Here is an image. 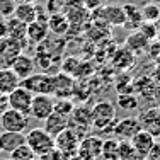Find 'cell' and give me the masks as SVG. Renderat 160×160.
Returning a JSON list of instances; mask_svg holds the SVG:
<instances>
[{"label":"cell","mask_w":160,"mask_h":160,"mask_svg":"<svg viewBox=\"0 0 160 160\" xmlns=\"http://www.w3.org/2000/svg\"><path fill=\"white\" fill-rule=\"evenodd\" d=\"M116 123V108L109 101H101L92 108V128L96 131H111Z\"/></svg>","instance_id":"6da1fadb"},{"label":"cell","mask_w":160,"mask_h":160,"mask_svg":"<svg viewBox=\"0 0 160 160\" xmlns=\"http://www.w3.org/2000/svg\"><path fill=\"white\" fill-rule=\"evenodd\" d=\"M26 145L34 152L36 157L48 153V152L55 150V138L46 131L44 128H32L26 133Z\"/></svg>","instance_id":"7a4b0ae2"},{"label":"cell","mask_w":160,"mask_h":160,"mask_svg":"<svg viewBox=\"0 0 160 160\" xmlns=\"http://www.w3.org/2000/svg\"><path fill=\"white\" fill-rule=\"evenodd\" d=\"M29 124V116L16 111V109H7L5 112L0 114V126L3 131L12 133H24Z\"/></svg>","instance_id":"3957f363"},{"label":"cell","mask_w":160,"mask_h":160,"mask_svg":"<svg viewBox=\"0 0 160 160\" xmlns=\"http://www.w3.org/2000/svg\"><path fill=\"white\" fill-rule=\"evenodd\" d=\"M55 111V97L48 94H34L31 102V111L29 116H32L38 121H44L49 114Z\"/></svg>","instance_id":"277c9868"},{"label":"cell","mask_w":160,"mask_h":160,"mask_svg":"<svg viewBox=\"0 0 160 160\" xmlns=\"http://www.w3.org/2000/svg\"><path fill=\"white\" fill-rule=\"evenodd\" d=\"M21 85L32 94L53 96V77L48 73H32L31 77L21 80Z\"/></svg>","instance_id":"5b68a950"},{"label":"cell","mask_w":160,"mask_h":160,"mask_svg":"<svg viewBox=\"0 0 160 160\" xmlns=\"http://www.w3.org/2000/svg\"><path fill=\"white\" fill-rule=\"evenodd\" d=\"M94 21L104 22L106 26H123L124 24V10L123 5H104L94 10Z\"/></svg>","instance_id":"8992f818"},{"label":"cell","mask_w":160,"mask_h":160,"mask_svg":"<svg viewBox=\"0 0 160 160\" xmlns=\"http://www.w3.org/2000/svg\"><path fill=\"white\" fill-rule=\"evenodd\" d=\"M68 128L73 129L78 136H82L80 133H85L89 128H92V109L85 108V106L75 108L68 118Z\"/></svg>","instance_id":"52a82bcc"},{"label":"cell","mask_w":160,"mask_h":160,"mask_svg":"<svg viewBox=\"0 0 160 160\" xmlns=\"http://www.w3.org/2000/svg\"><path fill=\"white\" fill-rule=\"evenodd\" d=\"M32 96H34L32 92H29L28 89H24L22 85H19L17 89H14L12 92L9 94V108L26 114V116H29Z\"/></svg>","instance_id":"ba28073f"},{"label":"cell","mask_w":160,"mask_h":160,"mask_svg":"<svg viewBox=\"0 0 160 160\" xmlns=\"http://www.w3.org/2000/svg\"><path fill=\"white\" fill-rule=\"evenodd\" d=\"M140 129H142V126H140L138 118L129 116V118H123V119L116 121L112 129H111V133L114 135L116 140H128L129 142V140H131Z\"/></svg>","instance_id":"9c48e42d"},{"label":"cell","mask_w":160,"mask_h":160,"mask_svg":"<svg viewBox=\"0 0 160 160\" xmlns=\"http://www.w3.org/2000/svg\"><path fill=\"white\" fill-rule=\"evenodd\" d=\"M78 145H80V136L70 128H67L63 133H60V135L55 138V147L62 155L77 153Z\"/></svg>","instance_id":"30bf717a"},{"label":"cell","mask_w":160,"mask_h":160,"mask_svg":"<svg viewBox=\"0 0 160 160\" xmlns=\"http://www.w3.org/2000/svg\"><path fill=\"white\" fill-rule=\"evenodd\" d=\"M129 142H131L133 148H135L138 160H147L157 140H155V136L150 135L148 131H143V129H140V131L136 133V135L133 136Z\"/></svg>","instance_id":"8fae6325"},{"label":"cell","mask_w":160,"mask_h":160,"mask_svg":"<svg viewBox=\"0 0 160 160\" xmlns=\"http://www.w3.org/2000/svg\"><path fill=\"white\" fill-rule=\"evenodd\" d=\"M101 147H102V140L99 136H85L83 140H80L77 155L80 160L101 158Z\"/></svg>","instance_id":"7c38bea8"},{"label":"cell","mask_w":160,"mask_h":160,"mask_svg":"<svg viewBox=\"0 0 160 160\" xmlns=\"http://www.w3.org/2000/svg\"><path fill=\"white\" fill-rule=\"evenodd\" d=\"M138 121L143 131H148L155 138L160 136V108H150L143 111L140 114Z\"/></svg>","instance_id":"4fadbf2b"},{"label":"cell","mask_w":160,"mask_h":160,"mask_svg":"<svg viewBox=\"0 0 160 160\" xmlns=\"http://www.w3.org/2000/svg\"><path fill=\"white\" fill-rule=\"evenodd\" d=\"M34 67H36L34 60L31 58V56H28V55H22V53L17 55L16 58L12 60V63L9 65V68H12V72L21 80L31 77V75L34 73Z\"/></svg>","instance_id":"5bb4252c"},{"label":"cell","mask_w":160,"mask_h":160,"mask_svg":"<svg viewBox=\"0 0 160 160\" xmlns=\"http://www.w3.org/2000/svg\"><path fill=\"white\" fill-rule=\"evenodd\" d=\"M73 78L67 73H58L53 77V97L56 99H65L68 96H72L73 92Z\"/></svg>","instance_id":"9a60e30c"},{"label":"cell","mask_w":160,"mask_h":160,"mask_svg":"<svg viewBox=\"0 0 160 160\" xmlns=\"http://www.w3.org/2000/svg\"><path fill=\"white\" fill-rule=\"evenodd\" d=\"M26 143L24 133H12V131H2L0 135V152L3 153H12L16 148Z\"/></svg>","instance_id":"2e32d148"},{"label":"cell","mask_w":160,"mask_h":160,"mask_svg":"<svg viewBox=\"0 0 160 160\" xmlns=\"http://www.w3.org/2000/svg\"><path fill=\"white\" fill-rule=\"evenodd\" d=\"M14 19H17L22 24H31L38 19V7L34 2H17L16 12H14Z\"/></svg>","instance_id":"e0dca14e"},{"label":"cell","mask_w":160,"mask_h":160,"mask_svg":"<svg viewBox=\"0 0 160 160\" xmlns=\"http://www.w3.org/2000/svg\"><path fill=\"white\" fill-rule=\"evenodd\" d=\"M123 10H124V24H123V28L129 29V31H138L140 24L143 22L140 7L136 5V3H124Z\"/></svg>","instance_id":"ac0fdd59"},{"label":"cell","mask_w":160,"mask_h":160,"mask_svg":"<svg viewBox=\"0 0 160 160\" xmlns=\"http://www.w3.org/2000/svg\"><path fill=\"white\" fill-rule=\"evenodd\" d=\"M48 34H49V28H48L46 21L36 19V21L31 22V24H28V28H26V36H28V39L32 41V43H43L48 38Z\"/></svg>","instance_id":"d6986e66"},{"label":"cell","mask_w":160,"mask_h":160,"mask_svg":"<svg viewBox=\"0 0 160 160\" xmlns=\"http://www.w3.org/2000/svg\"><path fill=\"white\" fill-rule=\"evenodd\" d=\"M43 128L46 129L53 138H56L60 133H63L65 129L68 128V118H65V116H62V114H58V112H53V114H49L46 119H44V126Z\"/></svg>","instance_id":"ffe728a7"},{"label":"cell","mask_w":160,"mask_h":160,"mask_svg":"<svg viewBox=\"0 0 160 160\" xmlns=\"http://www.w3.org/2000/svg\"><path fill=\"white\" fill-rule=\"evenodd\" d=\"M19 85H21V78L12 72V68H9V67L0 68V94H7L9 96Z\"/></svg>","instance_id":"44dd1931"},{"label":"cell","mask_w":160,"mask_h":160,"mask_svg":"<svg viewBox=\"0 0 160 160\" xmlns=\"http://www.w3.org/2000/svg\"><path fill=\"white\" fill-rule=\"evenodd\" d=\"M148 44H150V41H148L142 32H140V31H133L126 38L124 48H128L129 51L136 56V55H143V53L148 49Z\"/></svg>","instance_id":"7402d4cb"},{"label":"cell","mask_w":160,"mask_h":160,"mask_svg":"<svg viewBox=\"0 0 160 160\" xmlns=\"http://www.w3.org/2000/svg\"><path fill=\"white\" fill-rule=\"evenodd\" d=\"M158 85L153 82L152 77H142L138 80H133V92L140 94L143 97H155Z\"/></svg>","instance_id":"603a6c76"},{"label":"cell","mask_w":160,"mask_h":160,"mask_svg":"<svg viewBox=\"0 0 160 160\" xmlns=\"http://www.w3.org/2000/svg\"><path fill=\"white\" fill-rule=\"evenodd\" d=\"M48 28L51 32L62 36V34H65L70 29V22H68V19L63 12H53L48 17Z\"/></svg>","instance_id":"cb8c5ba5"},{"label":"cell","mask_w":160,"mask_h":160,"mask_svg":"<svg viewBox=\"0 0 160 160\" xmlns=\"http://www.w3.org/2000/svg\"><path fill=\"white\" fill-rule=\"evenodd\" d=\"M118 157H119V140H116V138L102 140L101 158L102 160H118Z\"/></svg>","instance_id":"d4e9b609"},{"label":"cell","mask_w":160,"mask_h":160,"mask_svg":"<svg viewBox=\"0 0 160 160\" xmlns=\"http://www.w3.org/2000/svg\"><path fill=\"white\" fill-rule=\"evenodd\" d=\"M118 108L124 109V111H135L140 108V97L136 94H118Z\"/></svg>","instance_id":"484cf974"},{"label":"cell","mask_w":160,"mask_h":160,"mask_svg":"<svg viewBox=\"0 0 160 160\" xmlns=\"http://www.w3.org/2000/svg\"><path fill=\"white\" fill-rule=\"evenodd\" d=\"M135 62V55H133L131 51H129L128 48H121L116 51V55H114V60L112 63L116 65L118 68H121V70H124V68H129Z\"/></svg>","instance_id":"4316f807"},{"label":"cell","mask_w":160,"mask_h":160,"mask_svg":"<svg viewBox=\"0 0 160 160\" xmlns=\"http://www.w3.org/2000/svg\"><path fill=\"white\" fill-rule=\"evenodd\" d=\"M140 12H142V19L143 22H157L160 19V9L157 5H153L152 2H147L140 7Z\"/></svg>","instance_id":"83f0119b"},{"label":"cell","mask_w":160,"mask_h":160,"mask_svg":"<svg viewBox=\"0 0 160 160\" xmlns=\"http://www.w3.org/2000/svg\"><path fill=\"white\" fill-rule=\"evenodd\" d=\"M73 109H75V106H73V102L70 101V99H56L55 97V111L53 112H58V114H62V116L65 118H70V114L73 112Z\"/></svg>","instance_id":"f1b7e54d"},{"label":"cell","mask_w":160,"mask_h":160,"mask_svg":"<svg viewBox=\"0 0 160 160\" xmlns=\"http://www.w3.org/2000/svg\"><path fill=\"white\" fill-rule=\"evenodd\" d=\"M118 160H138L131 142H128V140H119V157H118Z\"/></svg>","instance_id":"f546056e"},{"label":"cell","mask_w":160,"mask_h":160,"mask_svg":"<svg viewBox=\"0 0 160 160\" xmlns=\"http://www.w3.org/2000/svg\"><path fill=\"white\" fill-rule=\"evenodd\" d=\"M9 155H10V160H36L38 158L36 155H34V152L26 143L21 145L19 148H16V150Z\"/></svg>","instance_id":"4dcf8cb0"},{"label":"cell","mask_w":160,"mask_h":160,"mask_svg":"<svg viewBox=\"0 0 160 160\" xmlns=\"http://www.w3.org/2000/svg\"><path fill=\"white\" fill-rule=\"evenodd\" d=\"M16 0H0V17L2 19H12L16 12Z\"/></svg>","instance_id":"1f68e13d"},{"label":"cell","mask_w":160,"mask_h":160,"mask_svg":"<svg viewBox=\"0 0 160 160\" xmlns=\"http://www.w3.org/2000/svg\"><path fill=\"white\" fill-rule=\"evenodd\" d=\"M138 31L142 32L148 41L157 39V24H155V22H142Z\"/></svg>","instance_id":"d6a6232c"},{"label":"cell","mask_w":160,"mask_h":160,"mask_svg":"<svg viewBox=\"0 0 160 160\" xmlns=\"http://www.w3.org/2000/svg\"><path fill=\"white\" fill-rule=\"evenodd\" d=\"M82 5L85 7L89 12H94L99 7H102V0H82Z\"/></svg>","instance_id":"836d02e7"},{"label":"cell","mask_w":160,"mask_h":160,"mask_svg":"<svg viewBox=\"0 0 160 160\" xmlns=\"http://www.w3.org/2000/svg\"><path fill=\"white\" fill-rule=\"evenodd\" d=\"M9 36V26H7V19L0 17V41L5 39Z\"/></svg>","instance_id":"e575fe53"},{"label":"cell","mask_w":160,"mask_h":160,"mask_svg":"<svg viewBox=\"0 0 160 160\" xmlns=\"http://www.w3.org/2000/svg\"><path fill=\"white\" fill-rule=\"evenodd\" d=\"M147 160H160V143L158 142H155L153 148H152V152H150V155H148Z\"/></svg>","instance_id":"d590c367"},{"label":"cell","mask_w":160,"mask_h":160,"mask_svg":"<svg viewBox=\"0 0 160 160\" xmlns=\"http://www.w3.org/2000/svg\"><path fill=\"white\" fill-rule=\"evenodd\" d=\"M9 109V96L7 94H0V114L5 112Z\"/></svg>","instance_id":"8d00e7d4"},{"label":"cell","mask_w":160,"mask_h":160,"mask_svg":"<svg viewBox=\"0 0 160 160\" xmlns=\"http://www.w3.org/2000/svg\"><path fill=\"white\" fill-rule=\"evenodd\" d=\"M152 78H153V82L160 87V65H157V67L153 68V72H152Z\"/></svg>","instance_id":"74e56055"},{"label":"cell","mask_w":160,"mask_h":160,"mask_svg":"<svg viewBox=\"0 0 160 160\" xmlns=\"http://www.w3.org/2000/svg\"><path fill=\"white\" fill-rule=\"evenodd\" d=\"M148 2H152V3H153V5H157L158 9H160V0H148Z\"/></svg>","instance_id":"f35d334b"},{"label":"cell","mask_w":160,"mask_h":160,"mask_svg":"<svg viewBox=\"0 0 160 160\" xmlns=\"http://www.w3.org/2000/svg\"><path fill=\"white\" fill-rule=\"evenodd\" d=\"M16 2H36V0H16Z\"/></svg>","instance_id":"ab89813d"},{"label":"cell","mask_w":160,"mask_h":160,"mask_svg":"<svg viewBox=\"0 0 160 160\" xmlns=\"http://www.w3.org/2000/svg\"><path fill=\"white\" fill-rule=\"evenodd\" d=\"M158 138H160V136H158ZM158 143H160V140H158Z\"/></svg>","instance_id":"60d3db41"},{"label":"cell","mask_w":160,"mask_h":160,"mask_svg":"<svg viewBox=\"0 0 160 160\" xmlns=\"http://www.w3.org/2000/svg\"><path fill=\"white\" fill-rule=\"evenodd\" d=\"M102 2H106V0H102Z\"/></svg>","instance_id":"b9f144b4"}]
</instances>
